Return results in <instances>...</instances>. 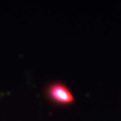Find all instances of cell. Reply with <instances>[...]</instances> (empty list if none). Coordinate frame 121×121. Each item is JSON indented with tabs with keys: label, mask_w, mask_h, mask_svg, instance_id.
<instances>
[{
	"label": "cell",
	"mask_w": 121,
	"mask_h": 121,
	"mask_svg": "<svg viewBox=\"0 0 121 121\" xmlns=\"http://www.w3.org/2000/svg\"><path fill=\"white\" fill-rule=\"evenodd\" d=\"M46 96L51 103L57 106H68L74 102L70 89L62 82H52L46 88Z\"/></svg>",
	"instance_id": "cell-1"
}]
</instances>
